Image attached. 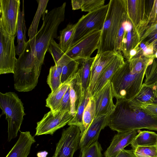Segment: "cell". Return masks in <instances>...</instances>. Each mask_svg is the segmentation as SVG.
Masks as SVG:
<instances>
[{"mask_svg":"<svg viewBox=\"0 0 157 157\" xmlns=\"http://www.w3.org/2000/svg\"><path fill=\"white\" fill-rule=\"evenodd\" d=\"M146 70L136 68L132 60L125 62L109 80L114 97L117 100L135 98L142 86Z\"/></svg>","mask_w":157,"mask_h":157,"instance_id":"cell-2","label":"cell"},{"mask_svg":"<svg viewBox=\"0 0 157 157\" xmlns=\"http://www.w3.org/2000/svg\"><path fill=\"white\" fill-rule=\"evenodd\" d=\"M95 114V105L94 100L90 97L84 111L82 121L83 130L80 134L81 139L85 135L88 128L93 122Z\"/></svg>","mask_w":157,"mask_h":157,"instance_id":"cell-26","label":"cell"},{"mask_svg":"<svg viewBox=\"0 0 157 157\" xmlns=\"http://www.w3.org/2000/svg\"><path fill=\"white\" fill-rule=\"evenodd\" d=\"M48 154L46 151H42L37 153V157H46Z\"/></svg>","mask_w":157,"mask_h":157,"instance_id":"cell-42","label":"cell"},{"mask_svg":"<svg viewBox=\"0 0 157 157\" xmlns=\"http://www.w3.org/2000/svg\"><path fill=\"white\" fill-rule=\"evenodd\" d=\"M108 126L117 132L142 129L157 131V117L146 113L131 99H118L108 116Z\"/></svg>","mask_w":157,"mask_h":157,"instance_id":"cell-1","label":"cell"},{"mask_svg":"<svg viewBox=\"0 0 157 157\" xmlns=\"http://www.w3.org/2000/svg\"><path fill=\"white\" fill-rule=\"evenodd\" d=\"M134 151L136 157H157V146L138 147Z\"/></svg>","mask_w":157,"mask_h":157,"instance_id":"cell-32","label":"cell"},{"mask_svg":"<svg viewBox=\"0 0 157 157\" xmlns=\"http://www.w3.org/2000/svg\"><path fill=\"white\" fill-rule=\"evenodd\" d=\"M117 53L114 51H109L97 54L92 65L90 84L88 91L91 97L100 76L114 59Z\"/></svg>","mask_w":157,"mask_h":157,"instance_id":"cell-14","label":"cell"},{"mask_svg":"<svg viewBox=\"0 0 157 157\" xmlns=\"http://www.w3.org/2000/svg\"><path fill=\"white\" fill-rule=\"evenodd\" d=\"M66 3L55 7L48 12L43 19L42 25L35 36V65L41 71L45 55L51 42L57 37V31L65 18Z\"/></svg>","mask_w":157,"mask_h":157,"instance_id":"cell-3","label":"cell"},{"mask_svg":"<svg viewBox=\"0 0 157 157\" xmlns=\"http://www.w3.org/2000/svg\"><path fill=\"white\" fill-rule=\"evenodd\" d=\"M24 1H23V9L22 11L19 12L17 24V44H25V29L24 11Z\"/></svg>","mask_w":157,"mask_h":157,"instance_id":"cell-30","label":"cell"},{"mask_svg":"<svg viewBox=\"0 0 157 157\" xmlns=\"http://www.w3.org/2000/svg\"><path fill=\"white\" fill-rule=\"evenodd\" d=\"M52 157H54L53 156Z\"/></svg>","mask_w":157,"mask_h":157,"instance_id":"cell-51","label":"cell"},{"mask_svg":"<svg viewBox=\"0 0 157 157\" xmlns=\"http://www.w3.org/2000/svg\"><path fill=\"white\" fill-rule=\"evenodd\" d=\"M136 51L134 49H132L129 52V60L130 59V57L133 56L136 54Z\"/></svg>","mask_w":157,"mask_h":157,"instance_id":"cell-44","label":"cell"},{"mask_svg":"<svg viewBox=\"0 0 157 157\" xmlns=\"http://www.w3.org/2000/svg\"><path fill=\"white\" fill-rule=\"evenodd\" d=\"M109 6L108 3L82 17L75 24V31L71 46L92 32L101 30Z\"/></svg>","mask_w":157,"mask_h":157,"instance_id":"cell-7","label":"cell"},{"mask_svg":"<svg viewBox=\"0 0 157 157\" xmlns=\"http://www.w3.org/2000/svg\"><path fill=\"white\" fill-rule=\"evenodd\" d=\"M48 1V0H37L38 4L37 9L28 30L29 39H32L36 36L40 18L42 17L43 20L45 17V13Z\"/></svg>","mask_w":157,"mask_h":157,"instance_id":"cell-24","label":"cell"},{"mask_svg":"<svg viewBox=\"0 0 157 157\" xmlns=\"http://www.w3.org/2000/svg\"><path fill=\"white\" fill-rule=\"evenodd\" d=\"M153 53V49L151 48H147V50L144 52V54L146 55L152 54Z\"/></svg>","mask_w":157,"mask_h":157,"instance_id":"cell-43","label":"cell"},{"mask_svg":"<svg viewBox=\"0 0 157 157\" xmlns=\"http://www.w3.org/2000/svg\"><path fill=\"white\" fill-rule=\"evenodd\" d=\"M79 65V60H73L63 67L61 78L62 84L71 81L77 73Z\"/></svg>","mask_w":157,"mask_h":157,"instance_id":"cell-28","label":"cell"},{"mask_svg":"<svg viewBox=\"0 0 157 157\" xmlns=\"http://www.w3.org/2000/svg\"><path fill=\"white\" fill-rule=\"evenodd\" d=\"M90 97V95L87 90L82 97L76 114L68 123L69 126L73 125L78 127L80 130V134L83 130L82 118L84 111Z\"/></svg>","mask_w":157,"mask_h":157,"instance_id":"cell-27","label":"cell"},{"mask_svg":"<svg viewBox=\"0 0 157 157\" xmlns=\"http://www.w3.org/2000/svg\"><path fill=\"white\" fill-rule=\"evenodd\" d=\"M95 57L80 60L78 71L80 76L82 91L85 93L88 90L90 84L91 68Z\"/></svg>","mask_w":157,"mask_h":157,"instance_id":"cell-23","label":"cell"},{"mask_svg":"<svg viewBox=\"0 0 157 157\" xmlns=\"http://www.w3.org/2000/svg\"><path fill=\"white\" fill-rule=\"evenodd\" d=\"M0 107L8 123V141L16 137L25 115L23 104L17 94L0 92Z\"/></svg>","mask_w":157,"mask_h":157,"instance_id":"cell-6","label":"cell"},{"mask_svg":"<svg viewBox=\"0 0 157 157\" xmlns=\"http://www.w3.org/2000/svg\"><path fill=\"white\" fill-rule=\"evenodd\" d=\"M102 150L100 144L98 141L81 151L80 157H102Z\"/></svg>","mask_w":157,"mask_h":157,"instance_id":"cell-31","label":"cell"},{"mask_svg":"<svg viewBox=\"0 0 157 157\" xmlns=\"http://www.w3.org/2000/svg\"><path fill=\"white\" fill-rule=\"evenodd\" d=\"M155 28L157 29V24H156L155 25Z\"/></svg>","mask_w":157,"mask_h":157,"instance_id":"cell-47","label":"cell"},{"mask_svg":"<svg viewBox=\"0 0 157 157\" xmlns=\"http://www.w3.org/2000/svg\"><path fill=\"white\" fill-rule=\"evenodd\" d=\"M75 27V24H69L65 28L60 31L59 44L64 53L71 46Z\"/></svg>","mask_w":157,"mask_h":157,"instance_id":"cell-25","label":"cell"},{"mask_svg":"<svg viewBox=\"0 0 157 157\" xmlns=\"http://www.w3.org/2000/svg\"><path fill=\"white\" fill-rule=\"evenodd\" d=\"M15 36L8 33L0 22V74H14L17 59Z\"/></svg>","mask_w":157,"mask_h":157,"instance_id":"cell-8","label":"cell"},{"mask_svg":"<svg viewBox=\"0 0 157 157\" xmlns=\"http://www.w3.org/2000/svg\"><path fill=\"white\" fill-rule=\"evenodd\" d=\"M155 6H156V7L157 8V2L156 3Z\"/></svg>","mask_w":157,"mask_h":157,"instance_id":"cell-49","label":"cell"},{"mask_svg":"<svg viewBox=\"0 0 157 157\" xmlns=\"http://www.w3.org/2000/svg\"><path fill=\"white\" fill-rule=\"evenodd\" d=\"M132 99L136 102L140 103H153L155 98L152 86L143 84L138 94Z\"/></svg>","mask_w":157,"mask_h":157,"instance_id":"cell-29","label":"cell"},{"mask_svg":"<svg viewBox=\"0 0 157 157\" xmlns=\"http://www.w3.org/2000/svg\"><path fill=\"white\" fill-rule=\"evenodd\" d=\"M140 47L142 48L143 50L144 51V52H145L147 49V48L146 46L143 43H142L140 44Z\"/></svg>","mask_w":157,"mask_h":157,"instance_id":"cell-45","label":"cell"},{"mask_svg":"<svg viewBox=\"0 0 157 157\" xmlns=\"http://www.w3.org/2000/svg\"><path fill=\"white\" fill-rule=\"evenodd\" d=\"M116 157H136L133 150L123 149L117 155Z\"/></svg>","mask_w":157,"mask_h":157,"instance_id":"cell-38","label":"cell"},{"mask_svg":"<svg viewBox=\"0 0 157 157\" xmlns=\"http://www.w3.org/2000/svg\"><path fill=\"white\" fill-rule=\"evenodd\" d=\"M35 142L30 132H21L17 141L6 157H27Z\"/></svg>","mask_w":157,"mask_h":157,"instance_id":"cell-17","label":"cell"},{"mask_svg":"<svg viewBox=\"0 0 157 157\" xmlns=\"http://www.w3.org/2000/svg\"><path fill=\"white\" fill-rule=\"evenodd\" d=\"M83 3V0H72L71 4L72 9L73 10L81 9Z\"/></svg>","mask_w":157,"mask_h":157,"instance_id":"cell-39","label":"cell"},{"mask_svg":"<svg viewBox=\"0 0 157 157\" xmlns=\"http://www.w3.org/2000/svg\"><path fill=\"white\" fill-rule=\"evenodd\" d=\"M71 102L70 96V89L69 87L62 99L57 112L63 111L71 112Z\"/></svg>","mask_w":157,"mask_h":157,"instance_id":"cell-36","label":"cell"},{"mask_svg":"<svg viewBox=\"0 0 157 157\" xmlns=\"http://www.w3.org/2000/svg\"><path fill=\"white\" fill-rule=\"evenodd\" d=\"M104 0H83L81 8L82 11L90 12L104 5Z\"/></svg>","mask_w":157,"mask_h":157,"instance_id":"cell-33","label":"cell"},{"mask_svg":"<svg viewBox=\"0 0 157 157\" xmlns=\"http://www.w3.org/2000/svg\"><path fill=\"white\" fill-rule=\"evenodd\" d=\"M101 31L90 33L71 46L65 54L72 60L91 57L93 52L98 48Z\"/></svg>","mask_w":157,"mask_h":157,"instance_id":"cell-9","label":"cell"},{"mask_svg":"<svg viewBox=\"0 0 157 157\" xmlns=\"http://www.w3.org/2000/svg\"><path fill=\"white\" fill-rule=\"evenodd\" d=\"M48 51L52 55L55 63L60 60L65 54L61 48L59 44L54 40L51 42Z\"/></svg>","mask_w":157,"mask_h":157,"instance_id":"cell-34","label":"cell"},{"mask_svg":"<svg viewBox=\"0 0 157 157\" xmlns=\"http://www.w3.org/2000/svg\"><path fill=\"white\" fill-rule=\"evenodd\" d=\"M71 60L64 55L59 60L51 66L47 79V82L51 90L54 92L62 84L61 78L63 67Z\"/></svg>","mask_w":157,"mask_h":157,"instance_id":"cell-19","label":"cell"},{"mask_svg":"<svg viewBox=\"0 0 157 157\" xmlns=\"http://www.w3.org/2000/svg\"><path fill=\"white\" fill-rule=\"evenodd\" d=\"M70 82L62 84L54 92H51L46 99V106L53 113L57 112L64 94L70 86Z\"/></svg>","mask_w":157,"mask_h":157,"instance_id":"cell-21","label":"cell"},{"mask_svg":"<svg viewBox=\"0 0 157 157\" xmlns=\"http://www.w3.org/2000/svg\"><path fill=\"white\" fill-rule=\"evenodd\" d=\"M108 115L95 117L85 135L80 140L79 148L82 151L98 142L101 131L108 126Z\"/></svg>","mask_w":157,"mask_h":157,"instance_id":"cell-15","label":"cell"},{"mask_svg":"<svg viewBox=\"0 0 157 157\" xmlns=\"http://www.w3.org/2000/svg\"><path fill=\"white\" fill-rule=\"evenodd\" d=\"M155 56L157 58V51L155 53Z\"/></svg>","mask_w":157,"mask_h":157,"instance_id":"cell-48","label":"cell"},{"mask_svg":"<svg viewBox=\"0 0 157 157\" xmlns=\"http://www.w3.org/2000/svg\"><path fill=\"white\" fill-rule=\"evenodd\" d=\"M131 144L133 150L138 147L157 146V134L147 131H140Z\"/></svg>","mask_w":157,"mask_h":157,"instance_id":"cell-22","label":"cell"},{"mask_svg":"<svg viewBox=\"0 0 157 157\" xmlns=\"http://www.w3.org/2000/svg\"><path fill=\"white\" fill-rule=\"evenodd\" d=\"M73 117L70 112L58 111L53 113L50 110L37 123L35 136L52 135L57 130L68 124Z\"/></svg>","mask_w":157,"mask_h":157,"instance_id":"cell-10","label":"cell"},{"mask_svg":"<svg viewBox=\"0 0 157 157\" xmlns=\"http://www.w3.org/2000/svg\"><path fill=\"white\" fill-rule=\"evenodd\" d=\"M125 62L121 53H117L114 59L99 77L92 97L105 85L116 72L124 65Z\"/></svg>","mask_w":157,"mask_h":157,"instance_id":"cell-18","label":"cell"},{"mask_svg":"<svg viewBox=\"0 0 157 157\" xmlns=\"http://www.w3.org/2000/svg\"><path fill=\"white\" fill-rule=\"evenodd\" d=\"M108 11L101 30L97 54L114 51L115 42L122 22L127 20L126 1L110 0Z\"/></svg>","mask_w":157,"mask_h":157,"instance_id":"cell-5","label":"cell"},{"mask_svg":"<svg viewBox=\"0 0 157 157\" xmlns=\"http://www.w3.org/2000/svg\"><path fill=\"white\" fill-rule=\"evenodd\" d=\"M1 22L9 34L15 36L20 11V0H0Z\"/></svg>","mask_w":157,"mask_h":157,"instance_id":"cell-12","label":"cell"},{"mask_svg":"<svg viewBox=\"0 0 157 157\" xmlns=\"http://www.w3.org/2000/svg\"><path fill=\"white\" fill-rule=\"evenodd\" d=\"M35 36L29 39L17 59L13 75L14 87L19 92H29L36 86L40 71L35 65Z\"/></svg>","mask_w":157,"mask_h":157,"instance_id":"cell-4","label":"cell"},{"mask_svg":"<svg viewBox=\"0 0 157 157\" xmlns=\"http://www.w3.org/2000/svg\"><path fill=\"white\" fill-rule=\"evenodd\" d=\"M154 37L155 39H157V33L155 34Z\"/></svg>","mask_w":157,"mask_h":157,"instance_id":"cell-46","label":"cell"},{"mask_svg":"<svg viewBox=\"0 0 157 157\" xmlns=\"http://www.w3.org/2000/svg\"><path fill=\"white\" fill-rule=\"evenodd\" d=\"M154 91L155 96V101L153 103L157 104V83L152 86Z\"/></svg>","mask_w":157,"mask_h":157,"instance_id":"cell-41","label":"cell"},{"mask_svg":"<svg viewBox=\"0 0 157 157\" xmlns=\"http://www.w3.org/2000/svg\"><path fill=\"white\" fill-rule=\"evenodd\" d=\"M92 97L95 105V117L102 115L109 116L114 110L115 105L113 101V92L110 80Z\"/></svg>","mask_w":157,"mask_h":157,"instance_id":"cell-13","label":"cell"},{"mask_svg":"<svg viewBox=\"0 0 157 157\" xmlns=\"http://www.w3.org/2000/svg\"><path fill=\"white\" fill-rule=\"evenodd\" d=\"M156 13H157V9L156 10Z\"/></svg>","mask_w":157,"mask_h":157,"instance_id":"cell-50","label":"cell"},{"mask_svg":"<svg viewBox=\"0 0 157 157\" xmlns=\"http://www.w3.org/2000/svg\"><path fill=\"white\" fill-rule=\"evenodd\" d=\"M131 100L135 105L147 113L152 116L157 117V104L153 103H140L136 102L132 99Z\"/></svg>","mask_w":157,"mask_h":157,"instance_id":"cell-35","label":"cell"},{"mask_svg":"<svg viewBox=\"0 0 157 157\" xmlns=\"http://www.w3.org/2000/svg\"><path fill=\"white\" fill-rule=\"evenodd\" d=\"M122 22L119 30L115 42L114 51L117 53H121V52L122 42L124 34V29Z\"/></svg>","mask_w":157,"mask_h":157,"instance_id":"cell-37","label":"cell"},{"mask_svg":"<svg viewBox=\"0 0 157 157\" xmlns=\"http://www.w3.org/2000/svg\"><path fill=\"white\" fill-rule=\"evenodd\" d=\"M138 134L137 130L118 132L105 151V157H116L126 146L131 144Z\"/></svg>","mask_w":157,"mask_h":157,"instance_id":"cell-16","label":"cell"},{"mask_svg":"<svg viewBox=\"0 0 157 157\" xmlns=\"http://www.w3.org/2000/svg\"><path fill=\"white\" fill-rule=\"evenodd\" d=\"M127 20L124 21L122 22V25L125 32L131 31L132 29V25Z\"/></svg>","mask_w":157,"mask_h":157,"instance_id":"cell-40","label":"cell"},{"mask_svg":"<svg viewBox=\"0 0 157 157\" xmlns=\"http://www.w3.org/2000/svg\"><path fill=\"white\" fill-rule=\"evenodd\" d=\"M80 140V131L78 127L71 125L63 130L56 145L54 157H73L79 148Z\"/></svg>","mask_w":157,"mask_h":157,"instance_id":"cell-11","label":"cell"},{"mask_svg":"<svg viewBox=\"0 0 157 157\" xmlns=\"http://www.w3.org/2000/svg\"><path fill=\"white\" fill-rule=\"evenodd\" d=\"M69 87L71 102V113L74 117L85 93L83 92L80 77L78 72L71 81Z\"/></svg>","mask_w":157,"mask_h":157,"instance_id":"cell-20","label":"cell"}]
</instances>
